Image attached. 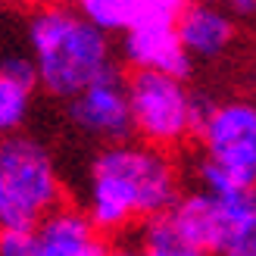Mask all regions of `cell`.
I'll return each mask as SVG.
<instances>
[{"label":"cell","instance_id":"cell-1","mask_svg":"<svg viewBox=\"0 0 256 256\" xmlns=\"http://www.w3.org/2000/svg\"><path fill=\"white\" fill-rule=\"evenodd\" d=\"M178 197L175 162L162 150L125 140L104 147L94 156L84 216L100 234L119 232L134 219L147 222L166 216Z\"/></svg>","mask_w":256,"mask_h":256},{"label":"cell","instance_id":"cell-2","mask_svg":"<svg viewBox=\"0 0 256 256\" xmlns=\"http://www.w3.org/2000/svg\"><path fill=\"white\" fill-rule=\"evenodd\" d=\"M25 34L38 84L54 97L72 100L84 88L116 72L110 34L72 6H44L32 12Z\"/></svg>","mask_w":256,"mask_h":256},{"label":"cell","instance_id":"cell-3","mask_svg":"<svg viewBox=\"0 0 256 256\" xmlns=\"http://www.w3.org/2000/svg\"><path fill=\"white\" fill-rule=\"evenodd\" d=\"M203 144L197 182L203 194L234 197L256 188V104L253 100H206L194 94Z\"/></svg>","mask_w":256,"mask_h":256},{"label":"cell","instance_id":"cell-4","mask_svg":"<svg viewBox=\"0 0 256 256\" xmlns=\"http://www.w3.org/2000/svg\"><path fill=\"white\" fill-rule=\"evenodd\" d=\"M166 222L184 247L206 256H222L232 244L256 232V194L253 190L234 197H212L203 190L182 194L166 212Z\"/></svg>","mask_w":256,"mask_h":256},{"label":"cell","instance_id":"cell-5","mask_svg":"<svg viewBox=\"0 0 256 256\" xmlns=\"http://www.w3.org/2000/svg\"><path fill=\"white\" fill-rule=\"evenodd\" d=\"M128 112H132V132L144 138V147L169 150L178 147L188 134H194L197 106L194 94L184 88L182 78L156 72H134L125 84Z\"/></svg>","mask_w":256,"mask_h":256},{"label":"cell","instance_id":"cell-6","mask_svg":"<svg viewBox=\"0 0 256 256\" xmlns=\"http://www.w3.org/2000/svg\"><path fill=\"white\" fill-rule=\"evenodd\" d=\"M0 178L22 228H34L60 206L62 184L54 156L41 140L28 134L16 132L0 138Z\"/></svg>","mask_w":256,"mask_h":256},{"label":"cell","instance_id":"cell-7","mask_svg":"<svg viewBox=\"0 0 256 256\" xmlns=\"http://www.w3.org/2000/svg\"><path fill=\"white\" fill-rule=\"evenodd\" d=\"M69 119L84 134L110 140V147L125 144V138L132 134V112H128V94L119 72H112L97 84L84 88L82 94H75L69 100Z\"/></svg>","mask_w":256,"mask_h":256},{"label":"cell","instance_id":"cell-8","mask_svg":"<svg viewBox=\"0 0 256 256\" xmlns=\"http://www.w3.org/2000/svg\"><path fill=\"white\" fill-rule=\"evenodd\" d=\"M34 256H110V247L84 210L56 206L34 225Z\"/></svg>","mask_w":256,"mask_h":256},{"label":"cell","instance_id":"cell-9","mask_svg":"<svg viewBox=\"0 0 256 256\" xmlns=\"http://www.w3.org/2000/svg\"><path fill=\"white\" fill-rule=\"evenodd\" d=\"M175 25H147L122 34V54L128 66H134V72H156L184 82L190 72V56L178 41Z\"/></svg>","mask_w":256,"mask_h":256},{"label":"cell","instance_id":"cell-10","mask_svg":"<svg viewBox=\"0 0 256 256\" xmlns=\"http://www.w3.org/2000/svg\"><path fill=\"white\" fill-rule=\"evenodd\" d=\"M182 10L184 4L178 0H84L78 4V12L104 34H128L147 25H175Z\"/></svg>","mask_w":256,"mask_h":256},{"label":"cell","instance_id":"cell-11","mask_svg":"<svg viewBox=\"0 0 256 256\" xmlns=\"http://www.w3.org/2000/svg\"><path fill=\"white\" fill-rule=\"evenodd\" d=\"M175 32L190 60H216L234 44L238 25L228 10L210 4H184Z\"/></svg>","mask_w":256,"mask_h":256},{"label":"cell","instance_id":"cell-12","mask_svg":"<svg viewBox=\"0 0 256 256\" xmlns=\"http://www.w3.org/2000/svg\"><path fill=\"white\" fill-rule=\"evenodd\" d=\"M32 106V88L12 82L0 72V134H16L19 125L28 116Z\"/></svg>","mask_w":256,"mask_h":256},{"label":"cell","instance_id":"cell-13","mask_svg":"<svg viewBox=\"0 0 256 256\" xmlns=\"http://www.w3.org/2000/svg\"><path fill=\"white\" fill-rule=\"evenodd\" d=\"M140 256H206V253L184 247L172 234L166 216H156V219L144 222V250H140Z\"/></svg>","mask_w":256,"mask_h":256},{"label":"cell","instance_id":"cell-14","mask_svg":"<svg viewBox=\"0 0 256 256\" xmlns=\"http://www.w3.org/2000/svg\"><path fill=\"white\" fill-rule=\"evenodd\" d=\"M0 256H34V228H0Z\"/></svg>","mask_w":256,"mask_h":256},{"label":"cell","instance_id":"cell-15","mask_svg":"<svg viewBox=\"0 0 256 256\" xmlns=\"http://www.w3.org/2000/svg\"><path fill=\"white\" fill-rule=\"evenodd\" d=\"M0 72L10 75L12 82H19L25 88H32L34 91V84H38V75H34V66H32V60L28 56H22V54H10L0 60Z\"/></svg>","mask_w":256,"mask_h":256},{"label":"cell","instance_id":"cell-16","mask_svg":"<svg viewBox=\"0 0 256 256\" xmlns=\"http://www.w3.org/2000/svg\"><path fill=\"white\" fill-rule=\"evenodd\" d=\"M0 228H22L16 222V212H12V203H10V194L4 188V178H0Z\"/></svg>","mask_w":256,"mask_h":256},{"label":"cell","instance_id":"cell-17","mask_svg":"<svg viewBox=\"0 0 256 256\" xmlns=\"http://www.w3.org/2000/svg\"><path fill=\"white\" fill-rule=\"evenodd\" d=\"M110 256H140V250H132V247H119V250H110Z\"/></svg>","mask_w":256,"mask_h":256}]
</instances>
